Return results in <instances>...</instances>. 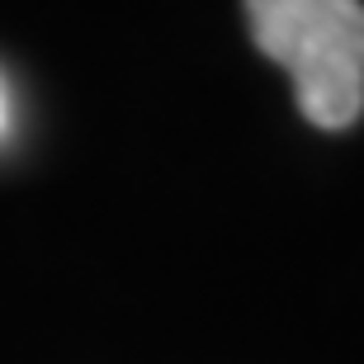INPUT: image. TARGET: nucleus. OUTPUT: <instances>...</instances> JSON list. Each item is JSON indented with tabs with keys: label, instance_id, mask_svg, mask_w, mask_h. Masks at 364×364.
Segmentation results:
<instances>
[{
	"label": "nucleus",
	"instance_id": "f257e3e1",
	"mask_svg": "<svg viewBox=\"0 0 364 364\" xmlns=\"http://www.w3.org/2000/svg\"><path fill=\"white\" fill-rule=\"evenodd\" d=\"M260 57L294 76L298 114L341 133L364 114V0H242Z\"/></svg>",
	"mask_w": 364,
	"mask_h": 364
},
{
	"label": "nucleus",
	"instance_id": "f03ea898",
	"mask_svg": "<svg viewBox=\"0 0 364 364\" xmlns=\"http://www.w3.org/2000/svg\"><path fill=\"white\" fill-rule=\"evenodd\" d=\"M5 123H10V95H5V85H0V133H5Z\"/></svg>",
	"mask_w": 364,
	"mask_h": 364
}]
</instances>
